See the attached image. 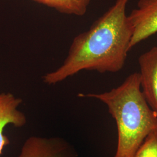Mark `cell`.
<instances>
[{"label":"cell","instance_id":"obj_8","mask_svg":"<svg viewBox=\"0 0 157 157\" xmlns=\"http://www.w3.org/2000/svg\"><path fill=\"white\" fill-rule=\"evenodd\" d=\"M134 157H157V129L146 137Z\"/></svg>","mask_w":157,"mask_h":157},{"label":"cell","instance_id":"obj_1","mask_svg":"<svg viewBox=\"0 0 157 157\" xmlns=\"http://www.w3.org/2000/svg\"><path fill=\"white\" fill-rule=\"evenodd\" d=\"M129 1L116 0L89 30L76 36L62 65L43 76L44 83L56 84L83 71H120L130 50L133 34L126 14Z\"/></svg>","mask_w":157,"mask_h":157},{"label":"cell","instance_id":"obj_3","mask_svg":"<svg viewBox=\"0 0 157 157\" xmlns=\"http://www.w3.org/2000/svg\"><path fill=\"white\" fill-rule=\"evenodd\" d=\"M133 34L130 48L157 33V0H139L128 15Z\"/></svg>","mask_w":157,"mask_h":157},{"label":"cell","instance_id":"obj_2","mask_svg":"<svg viewBox=\"0 0 157 157\" xmlns=\"http://www.w3.org/2000/svg\"><path fill=\"white\" fill-rule=\"evenodd\" d=\"M78 96L98 100L108 107L118 129L114 157H134L146 137L157 129V114L142 93L138 72L130 74L122 84L108 91Z\"/></svg>","mask_w":157,"mask_h":157},{"label":"cell","instance_id":"obj_6","mask_svg":"<svg viewBox=\"0 0 157 157\" xmlns=\"http://www.w3.org/2000/svg\"><path fill=\"white\" fill-rule=\"evenodd\" d=\"M22 102L21 98L11 93L0 94V157L4 147L10 144L9 139L3 133L6 126L12 124L21 128L27 122L25 115L18 109Z\"/></svg>","mask_w":157,"mask_h":157},{"label":"cell","instance_id":"obj_4","mask_svg":"<svg viewBox=\"0 0 157 157\" xmlns=\"http://www.w3.org/2000/svg\"><path fill=\"white\" fill-rule=\"evenodd\" d=\"M19 157H77V154L61 138L32 136L25 142Z\"/></svg>","mask_w":157,"mask_h":157},{"label":"cell","instance_id":"obj_7","mask_svg":"<svg viewBox=\"0 0 157 157\" xmlns=\"http://www.w3.org/2000/svg\"><path fill=\"white\" fill-rule=\"evenodd\" d=\"M56 10L60 13L82 17L91 0H31Z\"/></svg>","mask_w":157,"mask_h":157},{"label":"cell","instance_id":"obj_5","mask_svg":"<svg viewBox=\"0 0 157 157\" xmlns=\"http://www.w3.org/2000/svg\"><path fill=\"white\" fill-rule=\"evenodd\" d=\"M141 89L149 106L157 114V47L139 58Z\"/></svg>","mask_w":157,"mask_h":157}]
</instances>
